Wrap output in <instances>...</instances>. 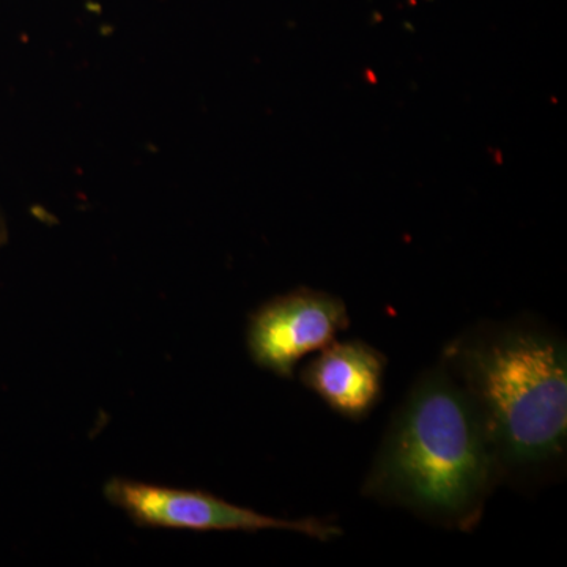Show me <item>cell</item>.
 Here are the masks:
<instances>
[{
    "mask_svg": "<svg viewBox=\"0 0 567 567\" xmlns=\"http://www.w3.org/2000/svg\"><path fill=\"white\" fill-rule=\"evenodd\" d=\"M7 240H9V229H7L6 218L0 213V246L6 245Z\"/></svg>",
    "mask_w": 567,
    "mask_h": 567,
    "instance_id": "obj_6",
    "label": "cell"
},
{
    "mask_svg": "<svg viewBox=\"0 0 567 567\" xmlns=\"http://www.w3.org/2000/svg\"><path fill=\"white\" fill-rule=\"evenodd\" d=\"M386 364L385 354L374 346L336 339L303 365L300 380L334 413L360 423L382 401Z\"/></svg>",
    "mask_w": 567,
    "mask_h": 567,
    "instance_id": "obj_5",
    "label": "cell"
},
{
    "mask_svg": "<svg viewBox=\"0 0 567 567\" xmlns=\"http://www.w3.org/2000/svg\"><path fill=\"white\" fill-rule=\"evenodd\" d=\"M499 484L502 470L475 410L439 363L417 377L395 410L361 495L472 533Z\"/></svg>",
    "mask_w": 567,
    "mask_h": 567,
    "instance_id": "obj_2",
    "label": "cell"
},
{
    "mask_svg": "<svg viewBox=\"0 0 567 567\" xmlns=\"http://www.w3.org/2000/svg\"><path fill=\"white\" fill-rule=\"evenodd\" d=\"M349 327V309L341 298L300 287L271 298L249 316L246 347L260 369L293 379L305 357L320 352Z\"/></svg>",
    "mask_w": 567,
    "mask_h": 567,
    "instance_id": "obj_4",
    "label": "cell"
},
{
    "mask_svg": "<svg viewBox=\"0 0 567 567\" xmlns=\"http://www.w3.org/2000/svg\"><path fill=\"white\" fill-rule=\"evenodd\" d=\"M440 364L464 390L503 483L537 481L565 461L567 346L535 319L483 322L447 342Z\"/></svg>",
    "mask_w": 567,
    "mask_h": 567,
    "instance_id": "obj_1",
    "label": "cell"
},
{
    "mask_svg": "<svg viewBox=\"0 0 567 567\" xmlns=\"http://www.w3.org/2000/svg\"><path fill=\"white\" fill-rule=\"evenodd\" d=\"M104 496L137 527L193 529V532H264L287 529L319 540L341 536V529L320 518H278L234 505L204 491H186L112 477Z\"/></svg>",
    "mask_w": 567,
    "mask_h": 567,
    "instance_id": "obj_3",
    "label": "cell"
}]
</instances>
